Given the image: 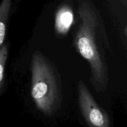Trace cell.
Listing matches in <instances>:
<instances>
[{
  "label": "cell",
  "instance_id": "7a4b0ae2",
  "mask_svg": "<svg viewBox=\"0 0 127 127\" xmlns=\"http://www.w3.org/2000/svg\"><path fill=\"white\" fill-rule=\"evenodd\" d=\"M31 95L37 109L47 116L61 107L63 86L57 67L40 51L35 50L31 63Z\"/></svg>",
  "mask_w": 127,
  "mask_h": 127
},
{
  "label": "cell",
  "instance_id": "6da1fadb",
  "mask_svg": "<svg viewBox=\"0 0 127 127\" xmlns=\"http://www.w3.org/2000/svg\"><path fill=\"white\" fill-rule=\"evenodd\" d=\"M79 24L74 37L77 52L89 63L90 82L97 93L109 85L107 58L112 54L102 19L89 0H78Z\"/></svg>",
  "mask_w": 127,
  "mask_h": 127
},
{
  "label": "cell",
  "instance_id": "277c9868",
  "mask_svg": "<svg viewBox=\"0 0 127 127\" xmlns=\"http://www.w3.org/2000/svg\"><path fill=\"white\" fill-rule=\"evenodd\" d=\"M74 21V12L68 3L61 4L57 9L55 17V31L60 36H64L70 30Z\"/></svg>",
  "mask_w": 127,
  "mask_h": 127
},
{
  "label": "cell",
  "instance_id": "3957f363",
  "mask_svg": "<svg viewBox=\"0 0 127 127\" xmlns=\"http://www.w3.org/2000/svg\"><path fill=\"white\" fill-rule=\"evenodd\" d=\"M78 105L88 127H111L107 112L100 107L83 81L78 84Z\"/></svg>",
  "mask_w": 127,
  "mask_h": 127
},
{
  "label": "cell",
  "instance_id": "8992f818",
  "mask_svg": "<svg viewBox=\"0 0 127 127\" xmlns=\"http://www.w3.org/2000/svg\"><path fill=\"white\" fill-rule=\"evenodd\" d=\"M8 45L4 43L0 47V94L4 84V71L8 56Z\"/></svg>",
  "mask_w": 127,
  "mask_h": 127
},
{
  "label": "cell",
  "instance_id": "5b68a950",
  "mask_svg": "<svg viewBox=\"0 0 127 127\" xmlns=\"http://www.w3.org/2000/svg\"><path fill=\"white\" fill-rule=\"evenodd\" d=\"M11 0H2L0 4V47L3 44L11 9Z\"/></svg>",
  "mask_w": 127,
  "mask_h": 127
}]
</instances>
